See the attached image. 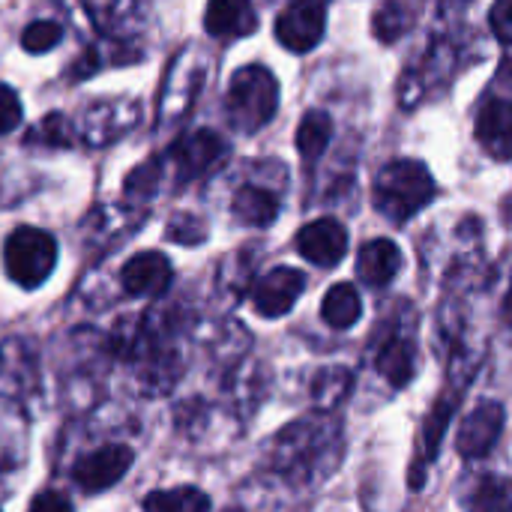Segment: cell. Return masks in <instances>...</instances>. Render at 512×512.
I'll list each match as a JSON object with an SVG mask.
<instances>
[{
    "instance_id": "cell-1",
    "label": "cell",
    "mask_w": 512,
    "mask_h": 512,
    "mask_svg": "<svg viewBox=\"0 0 512 512\" xmlns=\"http://www.w3.org/2000/svg\"><path fill=\"white\" fill-rule=\"evenodd\" d=\"M342 459V426L333 417L297 420L273 438L270 468L291 486H315L327 480Z\"/></svg>"
},
{
    "instance_id": "cell-2",
    "label": "cell",
    "mask_w": 512,
    "mask_h": 512,
    "mask_svg": "<svg viewBox=\"0 0 512 512\" xmlns=\"http://www.w3.org/2000/svg\"><path fill=\"white\" fill-rule=\"evenodd\" d=\"M372 198H375V207L381 216L402 225L435 198V180L423 162L396 159L378 171Z\"/></svg>"
},
{
    "instance_id": "cell-3",
    "label": "cell",
    "mask_w": 512,
    "mask_h": 512,
    "mask_svg": "<svg viewBox=\"0 0 512 512\" xmlns=\"http://www.w3.org/2000/svg\"><path fill=\"white\" fill-rule=\"evenodd\" d=\"M279 108V81L267 66H243L228 87V120L243 132L264 129Z\"/></svg>"
},
{
    "instance_id": "cell-4",
    "label": "cell",
    "mask_w": 512,
    "mask_h": 512,
    "mask_svg": "<svg viewBox=\"0 0 512 512\" xmlns=\"http://www.w3.org/2000/svg\"><path fill=\"white\" fill-rule=\"evenodd\" d=\"M57 264V243L42 228H15L3 243V267L21 288H39Z\"/></svg>"
},
{
    "instance_id": "cell-5",
    "label": "cell",
    "mask_w": 512,
    "mask_h": 512,
    "mask_svg": "<svg viewBox=\"0 0 512 512\" xmlns=\"http://www.w3.org/2000/svg\"><path fill=\"white\" fill-rule=\"evenodd\" d=\"M171 162H174V174L180 183L198 180L207 171H213L216 165L225 162L228 156V141L222 135H216L213 129H198L183 135L171 150Z\"/></svg>"
},
{
    "instance_id": "cell-6",
    "label": "cell",
    "mask_w": 512,
    "mask_h": 512,
    "mask_svg": "<svg viewBox=\"0 0 512 512\" xmlns=\"http://www.w3.org/2000/svg\"><path fill=\"white\" fill-rule=\"evenodd\" d=\"M327 30V3L324 0H294L276 18V39L288 51H312Z\"/></svg>"
},
{
    "instance_id": "cell-7",
    "label": "cell",
    "mask_w": 512,
    "mask_h": 512,
    "mask_svg": "<svg viewBox=\"0 0 512 512\" xmlns=\"http://www.w3.org/2000/svg\"><path fill=\"white\" fill-rule=\"evenodd\" d=\"M129 465H132V450L120 447V444H111V447H102V450L84 456L72 468V480H75V486L81 492L96 495V492H105L114 483H120L126 477Z\"/></svg>"
},
{
    "instance_id": "cell-8",
    "label": "cell",
    "mask_w": 512,
    "mask_h": 512,
    "mask_svg": "<svg viewBox=\"0 0 512 512\" xmlns=\"http://www.w3.org/2000/svg\"><path fill=\"white\" fill-rule=\"evenodd\" d=\"M306 288V276L294 267H276L261 276L252 288V306L264 318H282L294 309L297 297Z\"/></svg>"
},
{
    "instance_id": "cell-9",
    "label": "cell",
    "mask_w": 512,
    "mask_h": 512,
    "mask_svg": "<svg viewBox=\"0 0 512 512\" xmlns=\"http://www.w3.org/2000/svg\"><path fill=\"white\" fill-rule=\"evenodd\" d=\"M504 423H507V414L498 402H480L459 426V435H456L459 453L468 459H483L498 444Z\"/></svg>"
},
{
    "instance_id": "cell-10",
    "label": "cell",
    "mask_w": 512,
    "mask_h": 512,
    "mask_svg": "<svg viewBox=\"0 0 512 512\" xmlns=\"http://www.w3.org/2000/svg\"><path fill=\"white\" fill-rule=\"evenodd\" d=\"M297 252L315 267H336L348 252V231L339 219H315L297 234Z\"/></svg>"
},
{
    "instance_id": "cell-11",
    "label": "cell",
    "mask_w": 512,
    "mask_h": 512,
    "mask_svg": "<svg viewBox=\"0 0 512 512\" xmlns=\"http://www.w3.org/2000/svg\"><path fill=\"white\" fill-rule=\"evenodd\" d=\"M477 141L492 159H512V99L495 96L483 102L477 114Z\"/></svg>"
},
{
    "instance_id": "cell-12",
    "label": "cell",
    "mask_w": 512,
    "mask_h": 512,
    "mask_svg": "<svg viewBox=\"0 0 512 512\" xmlns=\"http://www.w3.org/2000/svg\"><path fill=\"white\" fill-rule=\"evenodd\" d=\"M135 123H138V105L135 102L108 99V102H96L93 108H87L81 132H84L87 144H111L120 135H126Z\"/></svg>"
},
{
    "instance_id": "cell-13",
    "label": "cell",
    "mask_w": 512,
    "mask_h": 512,
    "mask_svg": "<svg viewBox=\"0 0 512 512\" xmlns=\"http://www.w3.org/2000/svg\"><path fill=\"white\" fill-rule=\"evenodd\" d=\"M120 282L132 297H159L171 285V261L162 252H141L123 264Z\"/></svg>"
},
{
    "instance_id": "cell-14",
    "label": "cell",
    "mask_w": 512,
    "mask_h": 512,
    "mask_svg": "<svg viewBox=\"0 0 512 512\" xmlns=\"http://www.w3.org/2000/svg\"><path fill=\"white\" fill-rule=\"evenodd\" d=\"M375 366L378 372L384 375V381L396 390L408 387L417 375V345L411 336H402V333H393L387 336L381 345H378V354H375Z\"/></svg>"
},
{
    "instance_id": "cell-15",
    "label": "cell",
    "mask_w": 512,
    "mask_h": 512,
    "mask_svg": "<svg viewBox=\"0 0 512 512\" xmlns=\"http://www.w3.org/2000/svg\"><path fill=\"white\" fill-rule=\"evenodd\" d=\"M399 270H402V249L393 240L378 237V240L363 243L357 255V273L366 285L384 288L399 276Z\"/></svg>"
},
{
    "instance_id": "cell-16",
    "label": "cell",
    "mask_w": 512,
    "mask_h": 512,
    "mask_svg": "<svg viewBox=\"0 0 512 512\" xmlns=\"http://www.w3.org/2000/svg\"><path fill=\"white\" fill-rule=\"evenodd\" d=\"M258 18L249 0H210L204 12V27L210 36H249Z\"/></svg>"
},
{
    "instance_id": "cell-17",
    "label": "cell",
    "mask_w": 512,
    "mask_h": 512,
    "mask_svg": "<svg viewBox=\"0 0 512 512\" xmlns=\"http://www.w3.org/2000/svg\"><path fill=\"white\" fill-rule=\"evenodd\" d=\"M456 405H459V396H456V393L441 396V399L432 405V411H429V417H426V423H423V432H420L423 459L417 462L423 483H426V468H429V462H435V456H438V450H441V441H444V432H447V426H450V417L456 414Z\"/></svg>"
},
{
    "instance_id": "cell-18",
    "label": "cell",
    "mask_w": 512,
    "mask_h": 512,
    "mask_svg": "<svg viewBox=\"0 0 512 512\" xmlns=\"http://www.w3.org/2000/svg\"><path fill=\"white\" fill-rule=\"evenodd\" d=\"M231 213L243 222V225H252V228H267L276 216H279V198L261 186H243L237 195H234V204H231Z\"/></svg>"
},
{
    "instance_id": "cell-19",
    "label": "cell",
    "mask_w": 512,
    "mask_h": 512,
    "mask_svg": "<svg viewBox=\"0 0 512 512\" xmlns=\"http://www.w3.org/2000/svg\"><path fill=\"white\" fill-rule=\"evenodd\" d=\"M90 21L105 36H129V27L138 21L135 0H81Z\"/></svg>"
},
{
    "instance_id": "cell-20",
    "label": "cell",
    "mask_w": 512,
    "mask_h": 512,
    "mask_svg": "<svg viewBox=\"0 0 512 512\" xmlns=\"http://www.w3.org/2000/svg\"><path fill=\"white\" fill-rule=\"evenodd\" d=\"M363 315V303H360V294L354 285L342 282V285H333L321 303V318L336 327V330H348L360 321Z\"/></svg>"
},
{
    "instance_id": "cell-21",
    "label": "cell",
    "mask_w": 512,
    "mask_h": 512,
    "mask_svg": "<svg viewBox=\"0 0 512 512\" xmlns=\"http://www.w3.org/2000/svg\"><path fill=\"white\" fill-rule=\"evenodd\" d=\"M351 387H354V375L342 366H333V369H324L315 375L312 399L321 411H333L339 402H345L351 396Z\"/></svg>"
},
{
    "instance_id": "cell-22",
    "label": "cell",
    "mask_w": 512,
    "mask_h": 512,
    "mask_svg": "<svg viewBox=\"0 0 512 512\" xmlns=\"http://www.w3.org/2000/svg\"><path fill=\"white\" fill-rule=\"evenodd\" d=\"M330 138H333V120H330V114H324V111H309L303 120H300V126H297V150L303 153V159H318L324 150H327V144H330Z\"/></svg>"
},
{
    "instance_id": "cell-23",
    "label": "cell",
    "mask_w": 512,
    "mask_h": 512,
    "mask_svg": "<svg viewBox=\"0 0 512 512\" xmlns=\"http://www.w3.org/2000/svg\"><path fill=\"white\" fill-rule=\"evenodd\" d=\"M207 507H210V498L192 486H180L171 492H153L144 498V510L156 512H195L207 510Z\"/></svg>"
},
{
    "instance_id": "cell-24",
    "label": "cell",
    "mask_w": 512,
    "mask_h": 512,
    "mask_svg": "<svg viewBox=\"0 0 512 512\" xmlns=\"http://www.w3.org/2000/svg\"><path fill=\"white\" fill-rule=\"evenodd\" d=\"M411 27V12L402 0H387L375 12V33L381 42H396Z\"/></svg>"
},
{
    "instance_id": "cell-25",
    "label": "cell",
    "mask_w": 512,
    "mask_h": 512,
    "mask_svg": "<svg viewBox=\"0 0 512 512\" xmlns=\"http://www.w3.org/2000/svg\"><path fill=\"white\" fill-rule=\"evenodd\" d=\"M30 144H48V147H72L75 144V129L69 123V117L63 114H48L39 120V126L27 135Z\"/></svg>"
},
{
    "instance_id": "cell-26",
    "label": "cell",
    "mask_w": 512,
    "mask_h": 512,
    "mask_svg": "<svg viewBox=\"0 0 512 512\" xmlns=\"http://www.w3.org/2000/svg\"><path fill=\"white\" fill-rule=\"evenodd\" d=\"M159 180H162V159H150V162L138 165V168H135V171L126 177V186H123V192H126V198L147 201V198L156 192Z\"/></svg>"
},
{
    "instance_id": "cell-27",
    "label": "cell",
    "mask_w": 512,
    "mask_h": 512,
    "mask_svg": "<svg viewBox=\"0 0 512 512\" xmlns=\"http://www.w3.org/2000/svg\"><path fill=\"white\" fill-rule=\"evenodd\" d=\"M60 39H63L60 24H54V21H48V18L30 21V24L21 30V48L30 51V54H42V51L54 48Z\"/></svg>"
},
{
    "instance_id": "cell-28",
    "label": "cell",
    "mask_w": 512,
    "mask_h": 512,
    "mask_svg": "<svg viewBox=\"0 0 512 512\" xmlns=\"http://www.w3.org/2000/svg\"><path fill=\"white\" fill-rule=\"evenodd\" d=\"M477 510H498V507H512V483L501 477H486L471 501Z\"/></svg>"
},
{
    "instance_id": "cell-29",
    "label": "cell",
    "mask_w": 512,
    "mask_h": 512,
    "mask_svg": "<svg viewBox=\"0 0 512 512\" xmlns=\"http://www.w3.org/2000/svg\"><path fill=\"white\" fill-rule=\"evenodd\" d=\"M165 237L171 243H180V246H195V243H204L207 240V228L201 219L189 216V213H180L171 219V225L165 228Z\"/></svg>"
},
{
    "instance_id": "cell-30",
    "label": "cell",
    "mask_w": 512,
    "mask_h": 512,
    "mask_svg": "<svg viewBox=\"0 0 512 512\" xmlns=\"http://www.w3.org/2000/svg\"><path fill=\"white\" fill-rule=\"evenodd\" d=\"M21 123V99L12 87L0 84V135L18 129Z\"/></svg>"
},
{
    "instance_id": "cell-31",
    "label": "cell",
    "mask_w": 512,
    "mask_h": 512,
    "mask_svg": "<svg viewBox=\"0 0 512 512\" xmlns=\"http://www.w3.org/2000/svg\"><path fill=\"white\" fill-rule=\"evenodd\" d=\"M489 24L501 42H512V0H495Z\"/></svg>"
},
{
    "instance_id": "cell-32",
    "label": "cell",
    "mask_w": 512,
    "mask_h": 512,
    "mask_svg": "<svg viewBox=\"0 0 512 512\" xmlns=\"http://www.w3.org/2000/svg\"><path fill=\"white\" fill-rule=\"evenodd\" d=\"M30 510L42 512H69L72 510V501L69 498H63V495H54V492H45V495H39V498H33L30 501Z\"/></svg>"
},
{
    "instance_id": "cell-33",
    "label": "cell",
    "mask_w": 512,
    "mask_h": 512,
    "mask_svg": "<svg viewBox=\"0 0 512 512\" xmlns=\"http://www.w3.org/2000/svg\"><path fill=\"white\" fill-rule=\"evenodd\" d=\"M99 66V60H96V51H84V60L72 69V78H84V75H90L93 69Z\"/></svg>"
},
{
    "instance_id": "cell-34",
    "label": "cell",
    "mask_w": 512,
    "mask_h": 512,
    "mask_svg": "<svg viewBox=\"0 0 512 512\" xmlns=\"http://www.w3.org/2000/svg\"><path fill=\"white\" fill-rule=\"evenodd\" d=\"M507 318H510V327H512V288H510V297H507Z\"/></svg>"
}]
</instances>
